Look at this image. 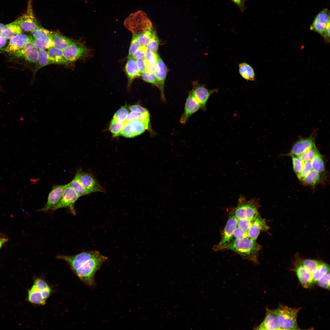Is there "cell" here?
I'll return each instance as SVG.
<instances>
[{
	"instance_id": "cell-1",
	"label": "cell",
	"mask_w": 330,
	"mask_h": 330,
	"mask_svg": "<svg viewBox=\"0 0 330 330\" xmlns=\"http://www.w3.org/2000/svg\"><path fill=\"white\" fill-rule=\"evenodd\" d=\"M107 259L96 250L83 251L69 255L66 262L71 269L81 280L89 286L95 284L94 277L97 271Z\"/></svg>"
},
{
	"instance_id": "cell-2",
	"label": "cell",
	"mask_w": 330,
	"mask_h": 330,
	"mask_svg": "<svg viewBox=\"0 0 330 330\" xmlns=\"http://www.w3.org/2000/svg\"><path fill=\"white\" fill-rule=\"evenodd\" d=\"M261 248L256 240L248 237L235 239L226 247L225 250L233 251L244 258L258 264V254Z\"/></svg>"
},
{
	"instance_id": "cell-3",
	"label": "cell",
	"mask_w": 330,
	"mask_h": 330,
	"mask_svg": "<svg viewBox=\"0 0 330 330\" xmlns=\"http://www.w3.org/2000/svg\"><path fill=\"white\" fill-rule=\"evenodd\" d=\"M300 308H292L280 305L273 310L281 330H299L297 316Z\"/></svg>"
},
{
	"instance_id": "cell-4",
	"label": "cell",
	"mask_w": 330,
	"mask_h": 330,
	"mask_svg": "<svg viewBox=\"0 0 330 330\" xmlns=\"http://www.w3.org/2000/svg\"><path fill=\"white\" fill-rule=\"evenodd\" d=\"M259 206V201L256 198L247 200L244 195H240L237 206L231 212L237 219L244 218L253 220L258 214Z\"/></svg>"
},
{
	"instance_id": "cell-5",
	"label": "cell",
	"mask_w": 330,
	"mask_h": 330,
	"mask_svg": "<svg viewBox=\"0 0 330 330\" xmlns=\"http://www.w3.org/2000/svg\"><path fill=\"white\" fill-rule=\"evenodd\" d=\"M124 25L134 34H138L152 29V24L146 14L138 11L130 14L124 21Z\"/></svg>"
},
{
	"instance_id": "cell-6",
	"label": "cell",
	"mask_w": 330,
	"mask_h": 330,
	"mask_svg": "<svg viewBox=\"0 0 330 330\" xmlns=\"http://www.w3.org/2000/svg\"><path fill=\"white\" fill-rule=\"evenodd\" d=\"M79 197L69 183L64 188L59 201L51 210L54 211L60 208H65L68 209L72 214L75 215L76 212L74 207L75 204Z\"/></svg>"
},
{
	"instance_id": "cell-7",
	"label": "cell",
	"mask_w": 330,
	"mask_h": 330,
	"mask_svg": "<svg viewBox=\"0 0 330 330\" xmlns=\"http://www.w3.org/2000/svg\"><path fill=\"white\" fill-rule=\"evenodd\" d=\"M237 219L231 212L224 229L219 242L214 247L216 251L225 250L226 247L233 240V233L237 226Z\"/></svg>"
},
{
	"instance_id": "cell-8",
	"label": "cell",
	"mask_w": 330,
	"mask_h": 330,
	"mask_svg": "<svg viewBox=\"0 0 330 330\" xmlns=\"http://www.w3.org/2000/svg\"><path fill=\"white\" fill-rule=\"evenodd\" d=\"M218 91L217 88L213 90L208 89L204 85L199 84L197 82L193 83V88L190 91L199 103L200 109L205 111L207 102L211 95Z\"/></svg>"
},
{
	"instance_id": "cell-9",
	"label": "cell",
	"mask_w": 330,
	"mask_h": 330,
	"mask_svg": "<svg viewBox=\"0 0 330 330\" xmlns=\"http://www.w3.org/2000/svg\"><path fill=\"white\" fill-rule=\"evenodd\" d=\"M18 19L22 30L25 32H31L40 26L33 12L32 0H28L26 11Z\"/></svg>"
},
{
	"instance_id": "cell-10",
	"label": "cell",
	"mask_w": 330,
	"mask_h": 330,
	"mask_svg": "<svg viewBox=\"0 0 330 330\" xmlns=\"http://www.w3.org/2000/svg\"><path fill=\"white\" fill-rule=\"evenodd\" d=\"M330 22L329 10L327 8L324 9L316 16L310 29L324 37L327 28L330 26Z\"/></svg>"
},
{
	"instance_id": "cell-11",
	"label": "cell",
	"mask_w": 330,
	"mask_h": 330,
	"mask_svg": "<svg viewBox=\"0 0 330 330\" xmlns=\"http://www.w3.org/2000/svg\"><path fill=\"white\" fill-rule=\"evenodd\" d=\"M76 174L81 183L91 193L96 192H105V189L100 185L92 174L83 172L79 169L77 171Z\"/></svg>"
},
{
	"instance_id": "cell-12",
	"label": "cell",
	"mask_w": 330,
	"mask_h": 330,
	"mask_svg": "<svg viewBox=\"0 0 330 330\" xmlns=\"http://www.w3.org/2000/svg\"><path fill=\"white\" fill-rule=\"evenodd\" d=\"M62 51L65 58L69 63L83 58L87 52L85 46L76 42Z\"/></svg>"
},
{
	"instance_id": "cell-13",
	"label": "cell",
	"mask_w": 330,
	"mask_h": 330,
	"mask_svg": "<svg viewBox=\"0 0 330 330\" xmlns=\"http://www.w3.org/2000/svg\"><path fill=\"white\" fill-rule=\"evenodd\" d=\"M38 50L34 45L32 38L24 46L13 54L17 57H23L29 62L36 63L38 57Z\"/></svg>"
},
{
	"instance_id": "cell-14",
	"label": "cell",
	"mask_w": 330,
	"mask_h": 330,
	"mask_svg": "<svg viewBox=\"0 0 330 330\" xmlns=\"http://www.w3.org/2000/svg\"><path fill=\"white\" fill-rule=\"evenodd\" d=\"M315 146V136L312 134L308 137L300 139L297 141L291 148L289 154L291 156H299Z\"/></svg>"
},
{
	"instance_id": "cell-15",
	"label": "cell",
	"mask_w": 330,
	"mask_h": 330,
	"mask_svg": "<svg viewBox=\"0 0 330 330\" xmlns=\"http://www.w3.org/2000/svg\"><path fill=\"white\" fill-rule=\"evenodd\" d=\"M68 184L64 185L53 186L49 193L47 202L44 206L39 210V211L46 212L51 210L57 203L62 194L64 190Z\"/></svg>"
},
{
	"instance_id": "cell-16",
	"label": "cell",
	"mask_w": 330,
	"mask_h": 330,
	"mask_svg": "<svg viewBox=\"0 0 330 330\" xmlns=\"http://www.w3.org/2000/svg\"><path fill=\"white\" fill-rule=\"evenodd\" d=\"M200 109L199 105L190 91L185 103L184 111L180 119L183 124L186 123L190 117Z\"/></svg>"
},
{
	"instance_id": "cell-17",
	"label": "cell",
	"mask_w": 330,
	"mask_h": 330,
	"mask_svg": "<svg viewBox=\"0 0 330 330\" xmlns=\"http://www.w3.org/2000/svg\"><path fill=\"white\" fill-rule=\"evenodd\" d=\"M31 38V36L22 33L16 35L10 39L8 46L3 50L13 54L22 49Z\"/></svg>"
},
{
	"instance_id": "cell-18",
	"label": "cell",
	"mask_w": 330,
	"mask_h": 330,
	"mask_svg": "<svg viewBox=\"0 0 330 330\" xmlns=\"http://www.w3.org/2000/svg\"><path fill=\"white\" fill-rule=\"evenodd\" d=\"M157 69L155 73L157 78L159 89L161 94V100L166 102V99L164 94L165 82L167 72L166 66L160 57L157 56Z\"/></svg>"
},
{
	"instance_id": "cell-19",
	"label": "cell",
	"mask_w": 330,
	"mask_h": 330,
	"mask_svg": "<svg viewBox=\"0 0 330 330\" xmlns=\"http://www.w3.org/2000/svg\"><path fill=\"white\" fill-rule=\"evenodd\" d=\"M269 227L264 219L259 215H257L253 220L251 225L247 231L249 237L256 240L260 233L263 231H267Z\"/></svg>"
},
{
	"instance_id": "cell-20",
	"label": "cell",
	"mask_w": 330,
	"mask_h": 330,
	"mask_svg": "<svg viewBox=\"0 0 330 330\" xmlns=\"http://www.w3.org/2000/svg\"><path fill=\"white\" fill-rule=\"evenodd\" d=\"M255 330H281L273 310L266 308L265 318L262 322L254 328Z\"/></svg>"
},
{
	"instance_id": "cell-21",
	"label": "cell",
	"mask_w": 330,
	"mask_h": 330,
	"mask_svg": "<svg viewBox=\"0 0 330 330\" xmlns=\"http://www.w3.org/2000/svg\"><path fill=\"white\" fill-rule=\"evenodd\" d=\"M295 272L302 286L306 288L313 284L312 275L308 271L297 261Z\"/></svg>"
},
{
	"instance_id": "cell-22",
	"label": "cell",
	"mask_w": 330,
	"mask_h": 330,
	"mask_svg": "<svg viewBox=\"0 0 330 330\" xmlns=\"http://www.w3.org/2000/svg\"><path fill=\"white\" fill-rule=\"evenodd\" d=\"M131 128L135 137L143 133L146 130H148L152 136H154L156 133L152 129L151 124L138 119L129 122Z\"/></svg>"
},
{
	"instance_id": "cell-23",
	"label": "cell",
	"mask_w": 330,
	"mask_h": 330,
	"mask_svg": "<svg viewBox=\"0 0 330 330\" xmlns=\"http://www.w3.org/2000/svg\"><path fill=\"white\" fill-rule=\"evenodd\" d=\"M22 30L17 19L10 23L4 25L0 33L6 39H10L16 35L22 33Z\"/></svg>"
},
{
	"instance_id": "cell-24",
	"label": "cell",
	"mask_w": 330,
	"mask_h": 330,
	"mask_svg": "<svg viewBox=\"0 0 330 330\" xmlns=\"http://www.w3.org/2000/svg\"><path fill=\"white\" fill-rule=\"evenodd\" d=\"M27 300L30 303L37 306L44 305L46 301L34 284L28 291Z\"/></svg>"
},
{
	"instance_id": "cell-25",
	"label": "cell",
	"mask_w": 330,
	"mask_h": 330,
	"mask_svg": "<svg viewBox=\"0 0 330 330\" xmlns=\"http://www.w3.org/2000/svg\"><path fill=\"white\" fill-rule=\"evenodd\" d=\"M53 46L63 50L75 43L72 39L55 32L52 37Z\"/></svg>"
},
{
	"instance_id": "cell-26",
	"label": "cell",
	"mask_w": 330,
	"mask_h": 330,
	"mask_svg": "<svg viewBox=\"0 0 330 330\" xmlns=\"http://www.w3.org/2000/svg\"><path fill=\"white\" fill-rule=\"evenodd\" d=\"M47 51L52 64H66L69 63L65 58L62 50L52 47Z\"/></svg>"
},
{
	"instance_id": "cell-27",
	"label": "cell",
	"mask_w": 330,
	"mask_h": 330,
	"mask_svg": "<svg viewBox=\"0 0 330 330\" xmlns=\"http://www.w3.org/2000/svg\"><path fill=\"white\" fill-rule=\"evenodd\" d=\"M125 70L130 81L140 75L136 61L133 58L128 59L125 66Z\"/></svg>"
},
{
	"instance_id": "cell-28",
	"label": "cell",
	"mask_w": 330,
	"mask_h": 330,
	"mask_svg": "<svg viewBox=\"0 0 330 330\" xmlns=\"http://www.w3.org/2000/svg\"><path fill=\"white\" fill-rule=\"evenodd\" d=\"M239 72L244 79L249 81L255 80V75L253 68L246 62H243L239 64Z\"/></svg>"
},
{
	"instance_id": "cell-29",
	"label": "cell",
	"mask_w": 330,
	"mask_h": 330,
	"mask_svg": "<svg viewBox=\"0 0 330 330\" xmlns=\"http://www.w3.org/2000/svg\"><path fill=\"white\" fill-rule=\"evenodd\" d=\"M34 284L41 292L44 299L47 300L52 293V289L49 284L43 279L36 277L34 280Z\"/></svg>"
},
{
	"instance_id": "cell-30",
	"label": "cell",
	"mask_w": 330,
	"mask_h": 330,
	"mask_svg": "<svg viewBox=\"0 0 330 330\" xmlns=\"http://www.w3.org/2000/svg\"><path fill=\"white\" fill-rule=\"evenodd\" d=\"M69 184L79 197L91 193L81 183L76 174L74 178Z\"/></svg>"
},
{
	"instance_id": "cell-31",
	"label": "cell",
	"mask_w": 330,
	"mask_h": 330,
	"mask_svg": "<svg viewBox=\"0 0 330 330\" xmlns=\"http://www.w3.org/2000/svg\"><path fill=\"white\" fill-rule=\"evenodd\" d=\"M33 41L34 45L38 50L48 49L53 47L52 38L49 36L35 38L33 39Z\"/></svg>"
},
{
	"instance_id": "cell-32",
	"label": "cell",
	"mask_w": 330,
	"mask_h": 330,
	"mask_svg": "<svg viewBox=\"0 0 330 330\" xmlns=\"http://www.w3.org/2000/svg\"><path fill=\"white\" fill-rule=\"evenodd\" d=\"M330 271L329 267L327 264L320 261L315 272L312 275L313 283L317 282Z\"/></svg>"
},
{
	"instance_id": "cell-33",
	"label": "cell",
	"mask_w": 330,
	"mask_h": 330,
	"mask_svg": "<svg viewBox=\"0 0 330 330\" xmlns=\"http://www.w3.org/2000/svg\"><path fill=\"white\" fill-rule=\"evenodd\" d=\"M37 63L36 71L41 68L52 64L48 56L47 51L44 49L38 50V53Z\"/></svg>"
},
{
	"instance_id": "cell-34",
	"label": "cell",
	"mask_w": 330,
	"mask_h": 330,
	"mask_svg": "<svg viewBox=\"0 0 330 330\" xmlns=\"http://www.w3.org/2000/svg\"><path fill=\"white\" fill-rule=\"evenodd\" d=\"M321 178V173L312 170L301 181L305 184L310 185H316Z\"/></svg>"
},
{
	"instance_id": "cell-35",
	"label": "cell",
	"mask_w": 330,
	"mask_h": 330,
	"mask_svg": "<svg viewBox=\"0 0 330 330\" xmlns=\"http://www.w3.org/2000/svg\"><path fill=\"white\" fill-rule=\"evenodd\" d=\"M297 259L304 267L312 275L316 271L320 262V261L314 259H302L298 258Z\"/></svg>"
},
{
	"instance_id": "cell-36",
	"label": "cell",
	"mask_w": 330,
	"mask_h": 330,
	"mask_svg": "<svg viewBox=\"0 0 330 330\" xmlns=\"http://www.w3.org/2000/svg\"><path fill=\"white\" fill-rule=\"evenodd\" d=\"M154 32L152 29L136 34L137 38L141 46H146L151 39Z\"/></svg>"
},
{
	"instance_id": "cell-37",
	"label": "cell",
	"mask_w": 330,
	"mask_h": 330,
	"mask_svg": "<svg viewBox=\"0 0 330 330\" xmlns=\"http://www.w3.org/2000/svg\"><path fill=\"white\" fill-rule=\"evenodd\" d=\"M312 170L321 173L325 170L324 161L320 154L316 156L311 161Z\"/></svg>"
},
{
	"instance_id": "cell-38",
	"label": "cell",
	"mask_w": 330,
	"mask_h": 330,
	"mask_svg": "<svg viewBox=\"0 0 330 330\" xmlns=\"http://www.w3.org/2000/svg\"><path fill=\"white\" fill-rule=\"evenodd\" d=\"M320 153L315 146L304 152L298 156L304 162L311 161L312 160Z\"/></svg>"
},
{
	"instance_id": "cell-39",
	"label": "cell",
	"mask_w": 330,
	"mask_h": 330,
	"mask_svg": "<svg viewBox=\"0 0 330 330\" xmlns=\"http://www.w3.org/2000/svg\"><path fill=\"white\" fill-rule=\"evenodd\" d=\"M129 109L127 106L122 107L116 112L112 119L117 122L124 123L129 112Z\"/></svg>"
},
{
	"instance_id": "cell-40",
	"label": "cell",
	"mask_w": 330,
	"mask_h": 330,
	"mask_svg": "<svg viewBox=\"0 0 330 330\" xmlns=\"http://www.w3.org/2000/svg\"><path fill=\"white\" fill-rule=\"evenodd\" d=\"M31 32L34 39L44 36H49L52 38L55 32L46 29L41 26Z\"/></svg>"
},
{
	"instance_id": "cell-41",
	"label": "cell",
	"mask_w": 330,
	"mask_h": 330,
	"mask_svg": "<svg viewBox=\"0 0 330 330\" xmlns=\"http://www.w3.org/2000/svg\"><path fill=\"white\" fill-rule=\"evenodd\" d=\"M125 122H118L112 119L110 123L109 129L113 137H116L120 135V132Z\"/></svg>"
},
{
	"instance_id": "cell-42",
	"label": "cell",
	"mask_w": 330,
	"mask_h": 330,
	"mask_svg": "<svg viewBox=\"0 0 330 330\" xmlns=\"http://www.w3.org/2000/svg\"><path fill=\"white\" fill-rule=\"evenodd\" d=\"M293 169L298 178L302 168L304 162L298 156H291Z\"/></svg>"
},
{
	"instance_id": "cell-43",
	"label": "cell",
	"mask_w": 330,
	"mask_h": 330,
	"mask_svg": "<svg viewBox=\"0 0 330 330\" xmlns=\"http://www.w3.org/2000/svg\"><path fill=\"white\" fill-rule=\"evenodd\" d=\"M142 79L146 82L154 85L158 88V82L155 73H151L146 71L141 75Z\"/></svg>"
},
{
	"instance_id": "cell-44",
	"label": "cell",
	"mask_w": 330,
	"mask_h": 330,
	"mask_svg": "<svg viewBox=\"0 0 330 330\" xmlns=\"http://www.w3.org/2000/svg\"><path fill=\"white\" fill-rule=\"evenodd\" d=\"M159 45V40L155 32L154 31L149 42L147 45V50L157 53Z\"/></svg>"
},
{
	"instance_id": "cell-45",
	"label": "cell",
	"mask_w": 330,
	"mask_h": 330,
	"mask_svg": "<svg viewBox=\"0 0 330 330\" xmlns=\"http://www.w3.org/2000/svg\"><path fill=\"white\" fill-rule=\"evenodd\" d=\"M140 45L137 38L136 35L134 34L130 46L127 58H132L134 53L137 50Z\"/></svg>"
},
{
	"instance_id": "cell-46",
	"label": "cell",
	"mask_w": 330,
	"mask_h": 330,
	"mask_svg": "<svg viewBox=\"0 0 330 330\" xmlns=\"http://www.w3.org/2000/svg\"><path fill=\"white\" fill-rule=\"evenodd\" d=\"M120 135L127 138H132L135 137L131 130L129 122H125L120 132Z\"/></svg>"
},
{
	"instance_id": "cell-47",
	"label": "cell",
	"mask_w": 330,
	"mask_h": 330,
	"mask_svg": "<svg viewBox=\"0 0 330 330\" xmlns=\"http://www.w3.org/2000/svg\"><path fill=\"white\" fill-rule=\"evenodd\" d=\"M253 220L244 218L237 219V226L247 232L250 227Z\"/></svg>"
},
{
	"instance_id": "cell-48",
	"label": "cell",
	"mask_w": 330,
	"mask_h": 330,
	"mask_svg": "<svg viewBox=\"0 0 330 330\" xmlns=\"http://www.w3.org/2000/svg\"><path fill=\"white\" fill-rule=\"evenodd\" d=\"M317 284L320 287L328 289L330 288V271L319 280Z\"/></svg>"
},
{
	"instance_id": "cell-49",
	"label": "cell",
	"mask_w": 330,
	"mask_h": 330,
	"mask_svg": "<svg viewBox=\"0 0 330 330\" xmlns=\"http://www.w3.org/2000/svg\"><path fill=\"white\" fill-rule=\"evenodd\" d=\"M312 170L311 161L304 162V164L300 175L299 179L302 180Z\"/></svg>"
},
{
	"instance_id": "cell-50",
	"label": "cell",
	"mask_w": 330,
	"mask_h": 330,
	"mask_svg": "<svg viewBox=\"0 0 330 330\" xmlns=\"http://www.w3.org/2000/svg\"><path fill=\"white\" fill-rule=\"evenodd\" d=\"M147 50L146 46H140L134 54L132 58L135 60H138L144 57Z\"/></svg>"
},
{
	"instance_id": "cell-51",
	"label": "cell",
	"mask_w": 330,
	"mask_h": 330,
	"mask_svg": "<svg viewBox=\"0 0 330 330\" xmlns=\"http://www.w3.org/2000/svg\"><path fill=\"white\" fill-rule=\"evenodd\" d=\"M233 237L235 239H239L248 238L249 237L247 232L237 226L233 232Z\"/></svg>"
},
{
	"instance_id": "cell-52",
	"label": "cell",
	"mask_w": 330,
	"mask_h": 330,
	"mask_svg": "<svg viewBox=\"0 0 330 330\" xmlns=\"http://www.w3.org/2000/svg\"><path fill=\"white\" fill-rule=\"evenodd\" d=\"M136 62L140 75L146 72L147 69V62L144 57L138 59Z\"/></svg>"
},
{
	"instance_id": "cell-53",
	"label": "cell",
	"mask_w": 330,
	"mask_h": 330,
	"mask_svg": "<svg viewBox=\"0 0 330 330\" xmlns=\"http://www.w3.org/2000/svg\"><path fill=\"white\" fill-rule=\"evenodd\" d=\"M157 69V59L147 62V71L151 73H156Z\"/></svg>"
},
{
	"instance_id": "cell-54",
	"label": "cell",
	"mask_w": 330,
	"mask_h": 330,
	"mask_svg": "<svg viewBox=\"0 0 330 330\" xmlns=\"http://www.w3.org/2000/svg\"><path fill=\"white\" fill-rule=\"evenodd\" d=\"M131 111L137 112L139 113H143L148 111L146 108L140 105H135L130 106L128 107Z\"/></svg>"
},
{
	"instance_id": "cell-55",
	"label": "cell",
	"mask_w": 330,
	"mask_h": 330,
	"mask_svg": "<svg viewBox=\"0 0 330 330\" xmlns=\"http://www.w3.org/2000/svg\"><path fill=\"white\" fill-rule=\"evenodd\" d=\"M135 112L131 111L129 112L127 116L125 122H130L133 120L139 119L140 114Z\"/></svg>"
},
{
	"instance_id": "cell-56",
	"label": "cell",
	"mask_w": 330,
	"mask_h": 330,
	"mask_svg": "<svg viewBox=\"0 0 330 330\" xmlns=\"http://www.w3.org/2000/svg\"><path fill=\"white\" fill-rule=\"evenodd\" d=\"M230 0L236 4L242 12H244L246 8V2L247 1V0Z\"/></svg>"
},
{
	"instance_id": "cell-57",
	"label": "cell",
	"mask_w": 330,
	"mask_h": 330,
	"mask_svg": "<svg viewBox=\"0 0 330 330\" xmlns=\"http://www.w3.org/2000/svg\"><path fill=\"white\" fill-rule=\"evenodd\" d=\"M157 54L156 53L148 50L145 53L144 58L147 62L150 58L156 56Z\"/></svg>"
},
{
	"instance_id": "cell-58",
	"label": "cell",
	"mask_w": 330,
	"mask_h": 330,
	"mask_svg": "<svg viewBox=\"0 0 330 330\" xmlns=\"http://www.w3.org/2000/svg\"><path fill=\"white\" fill-rule=\"evenodd\" d=\"M7 42L6 39L0 33V50L2 48L6 45Z\"/></svg>"
},
{
	"instance_id": "cell-59",
	"label": "cell",
	"mask_w": 330,
	"mask_h": 330,
	"mask_svg": "<svg viewBox=\"0 0 330 330\" xmlns=\"http://www.w3.org/2000/svg\"><path fill=\"white\" fill-rule=\"evenodd\" d=\"M7 240L8 239L6 238L0 237V248L3 244L7 241Z\"/></svg>"
},
{
	"instance_id": "cell-60",
	"label": "cell",
	"mask_w": 330,
	"mask_h": 330,
	"mask_svg": "<svg viewBox=\"0 0 330 330\" xmlns=\"http://www.w3.org/2000/svg\"><path fill=\"white\" fill-rule=\"evenodd\" d=\"M4 25L3 24L0 23V33H1V30H2V28L4 26Z\"/></svg>"
}]
</instances>
